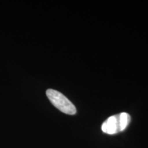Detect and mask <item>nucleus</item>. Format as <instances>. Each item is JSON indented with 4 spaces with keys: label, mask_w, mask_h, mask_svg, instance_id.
<instances>
[{
    "label": "nucleus",
    "mask_w": 148,
    "mask_h": 148,
    "mask_svg": "<svg viewBox=\"0 0 148 148\" xmlns=\"http://www.w3.org/2000/svg\"><path fill=\"white\" fill-rule=\"evenodd\" d=\"M130 121V116L126 112L111 116L103 123L101 130L108 134H114L126 128Z\"/></svg>",
    "instance_id": "f257e3e1"
},
{
    "label": "nucleus",
    "mask_w": 148,
    "mask_h": 148,
    "mask_svg": "<svg viewBox=\"0 0 148 148\" xmlns=\"http://www.w3.org/2000/svg\"><path fill=\"white\" fill-rule=\"evenodd\" d=\"M46 95L53 106L62 112L67 114L76 113V108L73 103L61 92L53 89H47Z\"/></svg>",
    "instance_id": "f03ea898"
}]
</instances>
